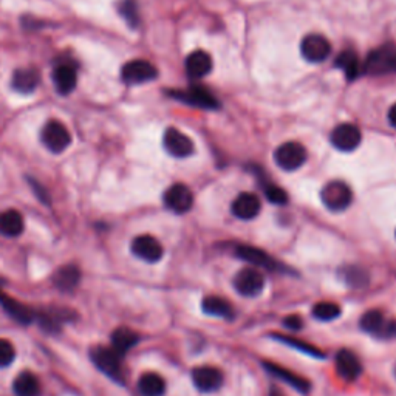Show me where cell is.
<instances>
[{
    "label": "cell",
    "mask_w": 396,
    "mask_h": 396,
    "mask_svg": "<svg viewBox=\"0 0 396 396\" xmlns=\"http://www.w3.org/2000/svg\"><path fill=\"white\" fill-rule=\"evenodd\" d=\"M235 254H237V257H240L241 260H246L249 263H253L254 267L265 268V269H271V271L280 269L279 263H277L269 254H267L265 251H262V249H259V248L240 245V246L235 248Z\"/></svg>",
    "instance_id": "16"
},
{
    "label": "cell",
    "mask_w": 396,
    "mask_h": 396,
    "mask_svg": "<svg viewBox=\"0 0 396 396\" xmlns=\"http://www.w3.org/2000/svg\"><path fill=\"white\" fill-rule=\"evenodd\" d=\"M212 70V58L209 53L203 50H197L191 53L186 59V73L192 79H201L211 73Z\"/></svg>",
    "instance_id": "18"
},
{
    "label": "cell",
    "mask_w": 396,
    "mask_h": 396,
    "mask_svg": "<svg viewBox=\"0 0 396 396\" xmlns=\"http://www.w3.org/2000/svg\"><path fill=\"white\" fill-rule=\"evenodd\" d=\"M132 253H134L138 259L144 262L155 263L163 257V246L155 237L152 235H138L132 240Z\"/></svg>",
    "instance_id": "13"
},
{
    "label": "cell",
    "mask_w": 396,
    "mask_h": 396,
    "mask_svg": "<svg viewBox=\"0 0 396 396\" xmlns=\"http://www.w3.org/2000/svg\"><path fill=\"white\" fill-rule=\"evenodd\" d=\"M90 358L93 364L100 368L102 373H106L109 378L116 382H122V368H121V354L113 349L107 347H95L90 350Z\"/></svg>",
    "instance_id": "3"
},
{
    "label": "cell",
    "mask_w": 396,
    "mask_h": 396,
    "mask_svg": "<svg viewBox=\"0 0 396 396\" xmlns=\"http://www.w3.org/2000/svg\"><path fill=\"white\" fill-rule=\"evenodd\" d=\"M16 358V350L10 340L0 339V367H8Z\"/></svg>",
    "instance_id": "37"
},
{
    "label": "cell",
    "mask_w": 396,
    "mask_h": 396,
    "mask_svg": "<svg viewBox=\"0 0 396 396\" xmlns=\"http://www.w3.org/2000/svg\"><path fill=\"white\" fill-rule=\"evenodd\" d=\"M301 53L305 61L319 64L324 62L331 53V44L322 34H308L301 42Z\"/></svg>",
    "instance_id": "9"
},
{
    "label": "cell",
    "mask_w": 396,
    "mask_h": 396,
    "mask_svg": "<svg viewBox=\"0 0 396 396\" xmlns=\"http://www.w3.org/2000/svg\"><path fill=\"white\" fill-rule=\"evenodd\" d=\"M363 135L361 130L354 124H339L338 127L333 129L330 135V141L335 148L340 152H353L359 148Z\"/></svg>",
    "instance_id": "12"
},
{
    "label": "cell",
    "mask_w": 396,
    "mask_h": 396,
    "mask_svg": "<svg viewBox=\"0 0 396 396\" xmlns=\"http://www.w3.org/2000/svg\"><path fill=\"white\" fill-rule=\"evenodd\" d=\"M271 396H282V395L276 390H271Z\"/></svg>",
    "instance_id": "41"
},
{
    "label": "cell",
    "mask_w": 396,
    "mask_h": 396,
    "mask_svg": "<svg viewBox=\"0 0 396 396\" xmlns=\"http://www.w3.org/2000/svg\"><path fill=\"white\" fill-rule=\"evenodd\" d=\"M13 390L16 396H39L40 384L33 373L24 372L13 382Z\"/></svg>",
    "instance_id": "27"
},
{
    "label": "cell",
    "mask_w": 396,
    "mask_h": 396,
    "mask_svg": "<svg viewBox=\"0 0 396 396\" xmlns=\"http://www.w3.org/2000/svg\"><path fill=\"white\" fill-rule=\"evenodd\" d=\"M30 186H31V189L34 191V196H36L40 201H42V203H45V205L50 203V197H48V192L44 189L42 186H40L39 182L30 178Z\"/></svg>",
    "instance_id": "38"
},
{
    "label": "cell",
    "mask_w": 396,
    "mask_h": 396,
    "mask_svg": "<svg viewBox=\"0 0 396 396\" xmlns=\"http://www.w3.org/2000/svg\"><path fill=\"white\" fill-rule=\"evenodd\" d=\"M395 235H396V232H395Z\"/></svg>",
    "instance_id": "43"
},
{
    "label": "cell",
    "mask_w": 396,
    "mask_h": 396,
    "mask_svg": "<svg viewBox=\"0 0 396 396\" xmlns=\"http://www.w3.org/2000/svg\"><path fill=\"white\" fill-rule=\"evenodd\" d=\"M263 287H265V279L262 273L254 268L241 269L234 277V288L240 296L255 297L262 293Z\"/></svg>",
    "instance_id": "8"
},
{
    "label": "cell",
    "mask_w": 396,
    "mask_h": 396,
    "mask_svg": "<svg viewBox=\"0 0 396 396\" xmlns=\"http://www.w3.org/2000/svg\"><path fill=\"white\" fill-rule=\"evenodd\" d=\"M158 76V70L154 64L144 59H135L127 62L121 68V79L129 86H140L154 81Z\"/></svg>",
    "instance_id": "6"
},
{
    "label": "cell",
    "mask_w": 396,
    "mask_h": 396,
    "mask_svg": "<svg viewBox=\"0 0 396 396\" xmlns=\"http://www.w3.org/2000/svg\"><path fill=\"white\" fill-rule=\"evenodd\" d=\"M40 140L53 154H62V152L70 148L72 135L62 122L48 121L42 132H40Z\"/></svg>",
    "instance_id": "5"
},
{
    "label": "cell",
    "mask_w": 396,
    "mask_h": 396,
    "mask_svg": "<svg viewBox=\"0 0 396 396\" xmlns=\"http://www.w3.org/2000/svg\"><path fill=\"white\" fill-rule=\"evenodd\" d=\"M340 312H342V310L335 302H319L312 307V316L322 322L335 321L340 316Z\"/></svg>",
    "instance_id": "33"
},
{
    "label": "cell",
    "mask_w": 396,
    "mask_h": 396,
    "mask_svg": "<svg viewBox=\"0 0 396 396\" xmlns=\"http://www.w3.org/2000/svg\"><path fill=\"white\" fill-rule=\"evenodd\" d=\"M72 311L70 310H64V308H58V310H53V311H45V312H40V315L36 317L39 325L42 326V328L48 333H54L61 328V325L70 321L72 319Z\"/></svg>",
    "instance_id": "26"
},
{
    "label": "cell",
    "mask_w": 396,
    "mask_h": 396,
    "mask_svg": "<svg viewBox=\"0 0 396 396\" xmlns=\"http://www.w3.org/2000/svg\"><path fill=\"white\" fill-rule=\"evenodd\" d=\"M395 377H396V367H395Z\"/></svg>",
    "instance_id": "42"
},
{
    "label": "cell",
    "mask_w": 396,
    "mask_h": 396,
    "mask_svg": "<svg viewBox=\"0 0 396 396\" xmlns=\"http://www.w3.org/2000/svg\"><path fill=\"white\" fill-rule=\"evenodd\" d=\"M285 326H288L290 330H293V331H297V330H301L302 328V319L299 317V316H288L287 319H285Z\"/></svg>",
    "instance_id": "39"
},
{
    "label": "cell",
    "mask_w": 396,
    "mask_h": 396,
    "mask_svg": "<svg viewBox=\"0 0 396 396\" xmlns=\"http://www.w3.org/2000/svg\"><path fill=\"white\" fill-rule=\"evenodd\" d=\"M138 388L144 396H163L166 392V382L157 373H145L138 381Z\"/></svg>",
    "instance_id": "31"
},
{
    "label": "cell",
    "mask_w": 396,
    "mask_h": 396,
    "mask_svg": "<svg viewBox=\"0 0 396 396\" xmlns=\"http://www.w3.org/2000/svg\"><path fill=\"white\" fill-rule=\"evenodd\" d=\"M263 367H265L271 374H274L276 378L282 379L283 382H287L288 386L296 388L297 392L307 393L310 390V382L305 378L299 377V374H296L294 372H290V370H287V368H283V367L273 364V363H265L263 364Z\"/></svg>",
    "instance_id": "22"
},
{
    "label": "cell",
    "mask_w": 396,
    "mask_h": 396,
    "mask_svg": "<svg viewBox=\"0 0 396 396\" xmlns=\"http://www.w3.org/2000/svg\"><path fill=\"white\" fill-rule=\"evenodd\" d=\"M163 145L169 155L175 158H187L193 154V141L182 130L169 127L163 135Z\"/></svg>",
    "instance_id": "10"
},
{
    "label": "cell",
    "mask_w": 396,
    "mask_h": 396,
    "mask_svg": "<svg viewBox=\"0 0 396 396\" xmlns=\"http://www.w3.org/2000/svg\"><path fill=\"white\" fill-rule=\"evenodd\" d=\"M336 370L338 374L345 381H354L363 373V365L359 359L349 350H340L336 354Z\"/></svg>",
    "instance_id": "19"
},
{
    "label": "cell",
    "mask_w": 396,
    "mask_h": 396,
    "mask_svg": "<svg viewBox=\"0 0 396 396\" xmlns=\"http://www.w3.org/2000/svg\"><path fill=\"white\" fill-rule=\"evenodd\" d=\"M169 95L172 98L182 101L192 107H200L205 110H215L220 107L217 98L212 96L203 87H191L187 90H172V92H169Z\"/></svg>",
    "instance_id": "7"
},
{
    "label": "cell",
    "mask_w": 396,
    "mask_h": 396,
    "mask_svg": "<svg viewBox=\"0 0 396 396\" xmlns=\"http://www.w3.org/2000/svg\"><path fill=\"white\" fill-rule=\"evenodd\" d=\"M340 276H342V280L351 288H363V287H367V283H368L367 271H364L359 267L342 268V271H340Z\"/></svg>",
    "instance_id": "32"
},
{
    "label": "cell",
    "mask_w": 396,
    "mask_h": 396,
    "mask_svg": "<svg viewBox=\"0 0 396 396\" xmlns=\"http://www.w3.org/2000/svg\"><path fill=\"white\" fill-rule=\"evenodd\" d=\"M259 178H260V184L263 187V192H265V196L271 201V203H274V205H285V203H287L288 196H287V192L282 189V187L276 186L273 183H269L268 180L265 177H262V175H259Z\"/></svg>",
    "instance_id": "35"
},
{
    "label": "cell",
    "mask_w": 396,
    "mask_h": 396,
    "mask_svg": "<svg viewBox=\"0 0 396 396\" xmlns=\"http://www.w3.org/2000/svg\"><path fill=\"white\" fill-rule=\"evenodd\" d=\"M277 340H280L282 344L288 345V347H293V349H297L299 351H302L305 354H308V356L312 358H317V359H322L324 358V353L319 351L316 347H312L307 342H303L301 339H296L293 336H274Z\"/></svg>",
    "instance_id": "34"
},
{
    "label": "cell",
    "mask_w": 396,
    "mask_h": 396,
    "mask_svg": "<svg viewBox=\"0 0 396 396\" xmlns=\"http://www.w3.org/2000/svg\"><path fill=\"white\" fill-rule=\"evenodd\" d=\"M40 84V76L36 70L33 68H19L15 73H13L11 78V86L19 93L29 95L33 93Z\"/></svg>",
    "instance_id": "21"
},
{
    "label": "cell",
    "mask_w": 396,
    "mask_h": 396,
    "mask_svg": "<svg viewBox=\"0 0 396 396\" xmlns=\"http://www.w3.org/2000/svg\"><path fill=\"white\" fill-rule=\"evenodd\" d=\"M388 122L392 124V127L396 129V104H393L390 110H388Z\"/></svg>",
    "instance_id": "40"
},
{
    "label": "cell",
    "mask_w": 396,
    "mask_h": 396,
    "mask_svg": "<svg viewBox=\"0 0 396 396\" xmlns=\"http://www.w3.org/2000/svg\"><path fill=\"white\" fill-rule=\"evenodd\" d=\"M24 217L16 209L0 212V234L5 237H17L24 232Z\"/></svg>",
    "instance_id": "24"
},
{
    "label": "cell",
    "mask_w": 396,
    "mask_h": 396,
    "mask_svg": "<svg viewBox=\"0 0 396 396\" xmlns=\"http://www.w3.org/2000/svg\"><path fill=\"white\" fill-rule=\"evenodd\" d=\"M164 205L169 211L175 214H184L192 209L193 206V193L186 184L177 183L171 186L168 191L164 192Z\"/></svg>",
    "instance_id": "11"
},
{
    "label": "cell",
    "mask_w": 396,
    "mask_h": 396,
    "mask_svg": "<svg viewBox=\"0 0 396 396\" xmlns=\"http://www.w3.org/2000/svg\"><path fill=\"white\" fill-rule=\"evenodd\" d=\"M81 280V271L74 265H65L61 267L53 276L54 287L61 291H73Z\"/></svg>",
    "instance_id": "25"
},
{
    "label": "cell",
    "mask_w": 396,
    "mask_h": 396,
    "mask_svg": "<svg viewBox=\"0 0 396 396\" xmlns=\"http://www.w3.org/2000/svg\"><path fill=\"white\" fill-rule=\"evenodd\" d=\"M192 381L201 392H215L223 384V373L215 367H197L192 370Z\"/></svg>",
    "instance_id": "14"
},
{
    "label": "cell",
    "mask_w": 396,
    "mask_h": 396,
    "mask_svg": "<svg viewBox=\"0 0 396 396\" xmlns=\"http://www.w3.org/2000/svg\"><path fill=\"white\" fill-rule=\"evenodd\" d=\"M138 340H140V338H138L135 331L122 326V328H118L112 333V349L120 354H124L130 349H134L138 344Z\"/></svg>",
    "instance_id": "30"
},
{
    "label": "cell",
    "mask_w": 396,
    "mask_h": 396,
    "mask_svg": "<svg viewBox=\"0 0 396 396\" xmlns=\"http://www.w3.org/2000/svg\"><path fill=\"white\" fill-rule=\"evenodd\" d=\"M0 305H2L5 311L8 312L13 319H16L19 324L29 325L33 322L34 312L29 307H25V305L17 302L16 299L6 296L2 290H0Z\"/></svg>",
    "instance_id": "23"
},
{
    "label": "cell",
    "mask_w": 396,
    "mask_h": 396,
    "mask_svg": "<svg viewBox=\"0 0 396 396\" xmlns=\"http://www.w3.org/2000/svg\"><path fill=\"white\" fill-rule=\"evenodd\" d=\"M335 65L338 68H340L347 76V79H356L358 76L363 73V65H361V62L356 56V53H353V52H344V53H340L339 56L336 58V62H335Z\"/></svg>",
    "instance_id": "29"
},
{
    "label": "cell",
    "mask_w": 396,
    "mask_h": 396,
    "mask_svg": "<svg viewBox=\"0 0 396 396\" xmlns=\"http://www.w3.org/2000/svg\"><path fill=\"white\" fill-rule=\"evenodd\" d=\"M262 209L260 200L255 193L245 192L234 200L232 214L240 220H253L259 215Z\"/></svg>",
    "instance_id": "17"
},
{
    "label": "cell",
    "mask_w": 396,
    "mask_h": 396,
    "mask_svg": "<svg viewBox=\"0 0 396 396\" xmlns=\"http://www.w3.org/2000/svg\"><path fill=\"white\" fill-rule=\"evenodd\" d=\"M321 200L326 209L333 212H340L345 211L347 207L351 205L353 192L349 184L340 182V180H335V182L326 183L322 187Z\"/></svg>",
    "instance_id": "2"
},
{
    "label": "cell",
    "mask_w": 396,
    "mask_h": 396,
    "mask_svg": "<svg viewBox=\"0 0 396 396\" xmlns=\"http://www.w3.org/2000/svg\"><path fill=\"white\" fill-rule=\"evenodd\" d=\"M361 328L377 336H395L396 335V324H388L382 312L378 310L367 311L361 317Z\"/></svg>",
    "instance_id": "15"
},
{
    "label": "cell",
    "mask_w": 396,
    "mask_h": 396,
    "mask_svg": "<svg viewBox=\"0 0 396 396\" xmlns=\"http://www.w3.org/2000/svg\"><path fill=\"white\" fill-rule=\"evenodd\" d=\"M201 308L206 312V315L214 316V317H223L228 319L232 316V307L231 303L225 301L223 297L219 296H207L203 299V303H201Z\"/></svg>",
    "instance_id": "28"
},
{
    "label": "cell",
    "mask_w": 396,
    "mask_h": 396,
    "mask_svg": "<svg viewBox=\"0 0 396 396\" xmlns=\"http://www.w3.org/2000/svg\"><path fill=\"white\" fill-rule=\"evenodd\" d=\"M120 13L129 26L136 29L138 24H140V15H138V5L135 0H121Z\"/></svg>",
    "instance_id": "36"
},
{
    "label": "cell",
    "mask_w": 396,
    "mask_h": 396,
    "mask_svg": "<svg viewBox=\"0 0 396 396\" xmlns=\"http://www.w3.org/2000/svg\"><path fill=\"white\" fill-rule=\"evenodd\" d=\"M363 72L370 76H382L396 72V48L390 44L382 45L368 54Z\"/></svg>",
    "instance_id": "1"
},
{
    "label": "cell",
    "mask_w": 396,
    "mask_h": 396,
    "mask_svg": "<svg viewBox=\"0 0 396 396\" xmlns=\"http://www.w3.org/2000/svg\"><path fill=\"white\" fill-rule=\"evenodd\" d=\"M53 84L59 95H70L78 84V74L68 64H59L53 70Z\"/></svg>",
    "instance_id": "20"
},
{
    "label": "cell",
    "mask_w": 396,
    "mask_h": 396,
    "mask_svg": "<svg viewBox=\"0 0 396 396\" xmlns=\"http://www.w3.org/2000/svg\"><path fill=\"white\" fill-rule=\"evenodd\" d=\"M274 161L287 172L297 171L307 161V150L297 141H287L276 149Z\"/></svg>",
    "instance_id": "4"
}]
</instances>
